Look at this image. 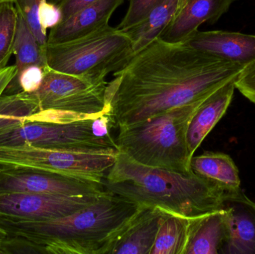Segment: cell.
<instances>
[{
  "instance_id": "obj_13",
  "label": "cell",
  "mask_w": 255,
  "mask_h": 254,
  "mask_svg": "<svg viewBox=\"0 0 255 254\" xmlns=\"http://www.w3.org/2000/svg\"><path fill=\"white\" fill-rule=\"evenodd\" d=\"M125 0H98L61 21L51 28L48 44L64 43L81 38L109 25L115 10Z\"/></svg>"
},
{
  "instance_id": "obj_21",
  "label": "cell",
  "mask_w": 255,
  "mask_h": 254,
  "mask_svg": "<svg viewBox=\"0 0 255 254\" xmlns=\"http://www.w3.org/2000/svg\"><path fill=\"white\" fill-rule=\"evenodd\" d=\"M17 25L13 43V55L17 69V73L30 66L36 65L46 67V46H42L37 42L31 28L25 19L17 12Z\"/></svg>"
},
{
  "instance_id": "obj_3",
  "label": "cell",
  "mask_w": 255,
  "mask_h": 254,
  "mask_svg": "<svg viewBox=\"0 0 255 254\" xmlns=\"http://www.w3.org/2000/svg\"><path fill=\"white\" fill-rule=\"evenodd\" d=\"M103 183L106 192L138 206L187 218L223 209L227 191L193 171L184 174L148 167L120 152Z\"/></svg>"
},
{
  "instance_id": "obj_10",
  "label": "cell",
  "mask_w": 255,
  "mask_h": 254,
  "mask_svg": "<svg viewBox=\"0 0 255 254\" xmlns=\"http://www.w3.org/2000/svg\"><path fill=\"white\" fill-rule=\"evenodd\" d=\"M100 195L61 196L34 193L0 194V216L20 220L57 219L86 207Z\"/></svg>"
},
{
  "instance_id": "obj_7",
  "label": "cell",
  "mask_w": 255,
  "mask_h": 254,
  "mask_svg": "<svg viewBox=\"0 0 255 254\" xmlns=\"http://www.w3.org/2000/svg\"><path fill=\"white\" fill-rule=\"evenodd\" d=\"M118 153L0 146V167L37 170L103 183Z\"/></svg>"
},
{
  "instance_id": "obj_20",
  "label": "cell",
  "mask_w": 255,
  "mask_h": 254,
  "mask_svg": "<svg viewBox=\"0 0 255 254\" xmlns=\"http://www.w3.org/2000/svg\"><path fill=\"white\" fill-rule=\"evenodd\" d=\"M191 218L163 210L151 254H184Z\"/></svg>"
},
{
  "instance_id": "obj_18",
  "label": "cell",
  "mask_w": 255,
  "mask_h": 254,
  "mask_svg": "<svg viewBox=\"0 0 255 254\" xmlns=\"http://www.w3.org/2000/svg\"><path fill=\"white\" fill-rule=\"evenodd\" d=\"M178 2V0H160L143 20L124 31L131 41L133 54L161 37L176 14Z\"/></svg>"
},
{
  "instance_id": "obj_11",
  "label": "cell",
  "mask_w": 255,
  "mask_h": 254,
  "mask_svg": "<svg viewBox=\"0 0 255 254\" xmlns=\"http://www.w3.org/2000/svg\"><path fill=\"white\" fill-rule=\"evenodd\" d=\"M228 234L220 254H255V202L241 188L226 191Z\"/></svg>"
},
{
  "instance_id": "obj_26",
  "label": "cell",
  "mask_w": 255,
  "mask_h": 254,
  "mask_svg": "<svg viewBox=\"0 0 255 254\" xmlns=\"http://www.w3.org/2000/svg\"><path fill=\"white\" fill-rule=\"evenodd\" d=\"M38 19L40 26L46 31L48 28H54L62 21L61 8L58 4L43 0L39 7Z\"/></svg>"
},
{
  "instance_id": "obj_32",
  "label": "cell",
  "mask_w": 255,
  "mask_h": 254,
  "mask_svg": "<svg viewBox=\"0 0 255 254\" xmlns=\"http://www.w3.org/2000/svg\"><path fill=\"white\" fill-rule=\"evenodd\" d=\"M47 1H49V2L53 3V4H58V5L63 0H47Z\"/></svg>"
},
{
  "instance_id": "obj_16",
  "label": "cell",
  "mask_w": 255,
  "mask_h": 254,
  "mask_svg": "<svg viewBox=\"0 0 255 254\" xmlns=\"http://www.w3.org/2000/svg\"><path fill=\"white\" fill-rule=\"evenodd\" d=\"M237 79L228 82L209 95L192 117L187 133V146L192 158L205 137L226 114L236 89Z\"/></svg>"
},
{
  "instance_id": "obj_23",
  "label": "cell",
  "mask_w": 255,
  "mask_h": 254,
  "mask_svg": "<svg viewBox=\"0 0 255 254\" xmlns=\"http://www.w3.org/2000/svg\"><path fill=\"white\" fill-rule=\"evenodd\" d=\"M43 0H16L14 5L18 13L28 24L37 42L42 46L47 44V33L40 26L38 10Z\"/></svg>"
},
{
  "instance_id": "obj_2",
  "label": "cell",
  "mask_w": 255,
  "mask_h": 254,
  "mask_svg": "<svg viewBox=\"0 0 255 254\" xmlns=\"http://www.w3.org/2000/svg\"><path fill=\"white\" fill-rule=\"evenodd\" d=\"M139 206L105 192L94 202L64 217L20 220L0 216L7 233L5 254H109Z\"/></svg>"
},
{
  "instance_id": "obj_9",
  "label": "cell",
  "mask_w": 255,
  "mask_h": 254,
  "mask_svg": "<svg viewBox=\"0 0 255 254\" xmlns=\"http://www.w3.org/2000/svg\"><path fill=\"white\" fill-rule=\"evenodd\" d=\"M103 183L37 170L0 167V194L34 193L61 196L97 195Z\"/></svg>"
},
{
  "instance_id": "obj_15",
  "label": "cell",
  "mask_w": 255,
  "mask_h": 254,
  "mask_svg": "<svg viewBox=\"0 0 255 254\" xmlns=\"http://www.w3.org/2000/svg\"><path fill=\"white\" fill-rule=\"evenodd\" d=\"M163 216V210L158 207L139 206L109 254H151Z\"/></svg>"
},
{
  "instance_id": "obj_30",
  "label": "cell",
  "mask_w": 255,
  "mask_h": 254,
  "mask_svg": "<svg viewBox=\"0 0 255 254\" xmlns=\"http://www.w3.org/2000/svg\"><path fill=\"white\" fill-rule=\"evenodd\" d=\"M7 237H8V235H7V233L2 228H0V251L2 254H4V252H3V243L5 241Z\"/></svg>"
},
{
  "instance_id": "obj_14",
  "label": "cell",
  "mask_w": 255,
  "mask_h": 254,
  "mask_svg": "<svg viewBox=\"0 0 255 254\" xmlns=\"http://www.w3.org/2000/svg\"><path fill=\"white\" fill-rule=\"evenodd\" d=\"M235 0H188L175 14L160 38L171 43L185 41L205 22L214 24Z\"/></svg>"
},
{
  "instance_id": "obj_27",
  "label": "cell",
  "mask_w": 255,
  "mask_h": 254,
  "mask_svg": "<svg viewBox=\"0 0 255 254\" xmlns=\"http://www.w3.org/2000/svg\"><path fill=\"white\" fill-rule=\"evenodd\" d=\"M236 89L255 104V62L247 66L235 81Z\"/></svg>"
},
{
  "instance_id": "obj_25",
  "label": "cell",
  "mask_w": 255,
  "mask_h": 254,
  "mask_svg": "<svg viewBox=\"0 0 255 254\" xmlns=\"http://www.w3.org/2000/svg\"><path fill=\"white\" fill-rule=\"evenodd\" d=\"M44 78V68L40 66H30L21 70L13 80H17L21 91L35 92L41 86Z\"/></svg>"
},
{
  "instance_id": "obj_6",
  "label": "cell",
  "mask_w": 255,
  "mask_h": 254,
  "mask_svg": "<svg viewBox=\"0 0 255 254\" xmlns=\"http://www.w3.org/2000/svg\"><path fill=\"white\" fill-rule=\"evenodd\" d=\"M49 68L73 76L106 79L121 70L133 56L125 31L108 25L81 38L46 44Z\"/></svg>"
},
{
  "instance_id": "obj_28",
  "label": "cell",
  "mask_w": 255,
  "mask_h": 254,
  "mask_svg": "<svg viewBox=\"0 0 255 254\" xmlns=\"http://www.w3.org/2000/svg\"><path fill=\"white\" fill-rule=\"evenodd\" d=\"M97 1L98 0H63L58 4L62 13V21L65 20L80 9Z\"/></svg>"
},
{
  "instance_id": "obj_31",
  "label": "cell",
  "mask_w": 255,
  "mask_h": 254,
  "mask_svg": "<svg viewBox=\"0 0 255 254\" xmlns=\"http://www.w3.org/2000/svg\"><path fill=\"white\" fill-rule=\"evenodd\" d=\"M187 1H188V0H178V7H177L176 13H178V12H179L180 10H181V9L183 7H184V4H185L187 2Z\"/></svg>"
},
{
  "instance_id": "obj_33",
  "label": "cell",
  "mask_w": 255,
  "mask_h": 254,
  "mask_svg": "<svg viewBox=\"0 0 255 254\" xmlns=\"http://www.w3.org/2000/svg\"><path fill=\"white\" fill-rule=\"evenodd\" d=\"M15 1H16V0H0V3L7 2V1H10V2L14 3Z\"/></svg>"
},
{
  "instance_id": "obj_24",
  "label": "cell",
  "mask_w": 255,
  "mask_h": 254,
  "mask_svg": "<svg viewBox=\"0 0 255 254\" xmlns=\"http://www.w3.org/2000/svg\"><path fill=\"white\" fill-rule=\"evenodd\" d=\"M127 13L118 28L122 31L129 29L143 20L160 0H128Z\"/></svg>"
},
{
  "instance_id": "obj_4",
  "label": "cell",
  "mask_w": 255,
  "mask_h": 254,
  "mask_svg": "<svg viewBox=\"0 0 255 254\" xmlns=\"http://www.w3.org/2000/svg\"><path fill=\"white\" fill-rule=\"evenodd\" d=\"M205 99L119 128L115 139L118 151L142 165L184 174L192 172L187 128Z\"/></svg>"
},
{
  "instance_id": "obj_19",
  "label": "cell",
  "mask_w": 255,
  "mask_h": 254,
  "mask_svg": "<svg viewBox=\"0 0 255 254\" xmlns=\"http://www.w3.org/2000/svg\"><path fill=\"white\" fill-rule=\"evenodd\" d=\"M190 168L195 174L216 182L226 190L241 188L239 169L227 154L205 152L193 156Z\"/></svg>"
},
{
  "instance_id": "obj_12",
  "label": "cell",
  "mask_w": 255,
  "mask_h": 254,
  "mask_svg": "<svg viewBox=\"0 0 255 254\" xmlns=\"http://www.w3.org/2000/svg\"><path fill=\"white\" fill-rule=\"evenodd\" d=\"M184 42L199 52L223 61L246 67L255 62V35L253 34L198 30Z\"/></svg>"
},
{
  "instance_id": "obj_22",
  "label": "cell",
  "mask_w": 255,
  "mask_h": 254,
  "mask_svg": "<svg viewBox=\"0 0 255 254\" xmlns=\"http://www.w3.org/2000/svg\"><path fill=\"white\" fill-rule=\"evenodd\" d=\"M17 16L14 3H0V70L6 67L13 55Z\"/></svg>"
},
{
  "instance_id": "obj_5",
  "label": "cell",
  "mask_w": 255,
  "mask_h": 254,
  "mask_svg": "<svg viewBox=\"0 0 255 254\" xmlns=\"http://www.w3.org/2000/svg\"><path fill=\"white\" fill-rule=\"evenodd\" d=\"M112 113L70 123L29 122L0 115V146H26L82 152H119L111 134Z\"/></svg>"
},
{
  "instance_id": "obj_8",
  "label": "cell",
  "mask_w": 255,
  "mask_h": 254,
  "mask_svg": "<svg viewBox=\"0 0 255 254\" xmlns=\"http://www.w3.org/2000/svg\"><path fill=\"white\" fill-rule=\"evenodd\" d=\"M107 85L106 79L65 74L46 66L41 86L28 95L34 113L58 110L101 116L112 112L106 97Z\"/></svg>"
},
{
  "instance_id": "obj_17",
  "label": "cell",
  "mask_w": 255,
  "mask_h": 254,
  "mask_svg": "<svg viewBox=\"0 0 255 254\" xmlns=\"http://www.w3.org/2000/svg\"><path fill=\"white\" fill-rule=\"evenodd\" d=\"M228 234V213L220 209L191 218L184 254H220Z\"/></svg>"
},
{
  "instance_id": "obj_29",
  "label": "cell",
  "mask_w": 255,
  "mask_h": 254,
  "mask_svg": "<svg viewBox=\"0 0 255 254\" xmlns=\"http://www.w3.org/2000/svg\"><path fill=\"white\" fill-rule=\"evenodd\" d=\"M17 74V69L15 65L5 67L0 70V97L6 88L13 82Z\"/></svg>"
},
{
  "instance_id": "obj_1",
  "label": "cell",
  "mask_w": 255,
  "mask_h": 254,
  "mask_svg": "<svg viewBox=\"0 0 255 254\" xmlns=\"http://www.w3.org/2000/svg\"><path fill=\"white\" fill-rule=\"evenodd\" d=\"M246 67L199 52L184 41L156 38L108 82L106 97L116 128L205 99Z\"/></svg>"
}]
</instances>
